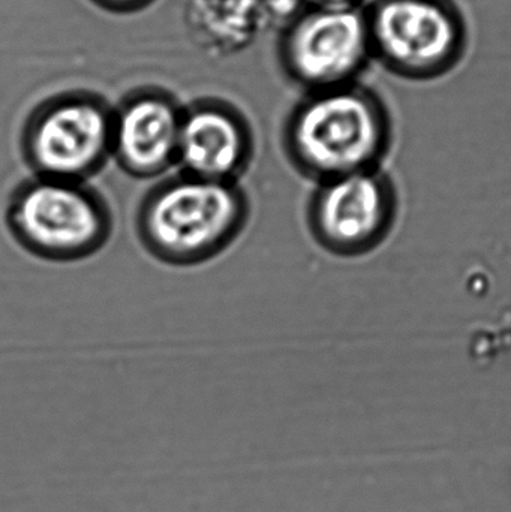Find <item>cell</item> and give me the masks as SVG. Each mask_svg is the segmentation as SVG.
Segmentation results:
<instances>
[{
    "instance_id": "11",
    "label": "cell",
    "mask_w": 511,
    "mask_h": 512,
    "mask_svg": "<svg viewBox=\"0 0 511 512\" xmlns=\"http://www.w3.org/2000/svg\"><path fill=\"white\" fill-rule=\"evenodd\" d=\"M309 8H359L363 0H302Z\"/></svg>"
},
{
    "instance_id": "1",
    "label": "cell",
    "mask_w": 511,
    "mask_h": 512,
    "mask_svg": "<svg viewBox=\"0 0 511 512\" xmlns=\"http://www.w3.org/2000/svg\"><path fill=\"white\" fill-rule=\"evenodd\" d=\"M251 216V200L240 183L179 171L143 195L135 210V236L161 264L195 267L225 254L243 236Z\"/></svg>"
},
{
    "instance_id": "8",
    "label": "cell",
    "mask_w": 511,
    "mask_h": 512,
    "mask_svg": "<svg viewBox=\"0 0 511 512\" xmlns=\"http://www.w3.org/2000/svg\"><path fill=\"white\" fill-rule=\"evenodd\" d=\"M183 110L167 93H132L113 110L111 161L137 180L158 179L177 168Z\"/></svg>"
},
{
    "instance_id": "4",
    "label": "cell",
    "mask_w": 511,
    "mask_h": 512,
    "mask_svg": "<svg viewBox=\"0 0 511 512\" xmlns=\"http://www.w3.org/2000/svg\"><path fill=\"white\" fill-rule=\"evenodd\" d=\"M113 108L89 93L39 105L24 123L20 150L32 176L90 182L111 162Z\"/></svg>"
},
{
    "instance_id": "7",
    "label": "cell",
    "mask_w": 511,
    "mask_h": 512,
    "mask_svg": "<svg viewBox=\"0 0 511 512\" xmlns=\"http://www.w3.org/2000/svg\"><path fill=\"white\" fill-rule=\"evenodd\" d=\"M398 197L380 170L318 183L308 204V228L330 254L360 256L374 251L392 231Z\"/></svg>"
},
{
    "instance_id": "9",
    "label": "cell",
    "mask_w": 511,
    "mask_h": 512,
    "mask_svg": "<svg viewBox=\"0 0 511 512\" xmlns=\"http://www.w3.org/2000/svg\"><path fill=\"white\" fill-rule=\"evenodd\" d=\"M255 137L242 113L224 102L183 110L177 168L213 182L239 183L254 162Z\"/></svg>"
},
{
    "instance_id": "2",
    "label": "cell",
    "mask_w": 511,
    "mask_h": 512,
    "mask_svg": "<svg viewBox=\"0 0 511 512\" xmlns=\"http://www.w3.org/2000/svg\"><path fill=\"white\" fill-rule=\"evenodd\" d=\"M282 144L288 162L318 185L380 170L392 144V120L377 95L348 84L309 93L288 116Z\"/></svg>"
},
{
    "instance_id": "6",
    "label": "cell",
    "mask_w": 511,
    "mask_h": 512,
    "mask_svg": "<svg viewBox=\"0 0 511 512\" xmlns=\"http://www.w3.org/2000/svg\"><path fill=\"white\" fill-rule=\"evenodd\" d=\"M372 56L359 8H309L288 21L281 41L287 74L309 93L354 84Z\"/></svg>"
},
{
    "instance_id": "3",
    "label": "cell",
    "mask_w": 511,
    "mask_h": 512,
    "mask_svg": "<svg viewBox=\"0 0 511 512\" xmlns=\"http://www.w3.org/2000/svg\"><path fill=\"white\" fill-rule=\"evenodd\" d=\"M5 222L14 242L41 261L92 258L114 234L113 209L89 182L30 176L9 195Z\"/></svg>"
},
{
    "instance_id": "10",
    "label": "cell",
    "mask_w": 511,
    "mask_h": 512,
    "mask_svg": "<svg viewBox=\"0 0 511 512\" xmlns=\"http://www.w3.org/2000/svg\"><path fill=\"white\" fill-rule=\"evenodd\" d=\"M104 9L113 12H134L149 5L152 0H93Z\"/></svg>"
},
{
    "instance_id": "5",
    "label": "cell",
    "mask_w": 511,
    "mask_h": 512,
    "mask_svg": "<svg viewBox=\"0 0 511 512\" xmlns=\"http://www.w3.org/2000/svg\"><path fill=\"white\" fill-rule=\"evenodd\" d=\"M366 21L372 54L402 77H440L464 54V18L450 0H377Z\"/></svg>"
}]
</instances>
